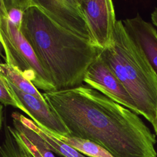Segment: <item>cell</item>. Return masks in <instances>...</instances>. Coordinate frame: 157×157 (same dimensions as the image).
Instances as JSON below:
<instances>
[{
	"instance_id": "obj_10",
	"label": "cell",
	"mask_w": 157,
	"mask_h": 157,
	"mask_svg": "<svg viewBox=\"0 0 157 157\" xmlns=\"http://www.w3.org/2000/svg\"><path fill=\"white\" fill-rule=\"evenodd\" d=\"M13 127L18 131L21 139L35 157H55L47 147L44 140L34 130L23 123L19 118V113L12 114Z\"/></svg>"
},
{
	"instance_id": "obj_11",
	"label": "cell",
	"mask_w": 157,
	"mask_h": 157,
	"mask_svg": "<svg viewBox=\"0 0 157 157\" xmlns=\"http://www.w3.org/2000/svg\"><path fill=\"white\" fill-rule=\"evenodd\" d=\"M19 118L23 123L36 132L44 140L47 147L52 152L62 157H85L73 147L53 136L44 128L37 126L34 121L20 113H19Z\"/></svg>"
},
{
	"instance_id": "obj_14",
	"label": "cell",
	"mask_w": 157,
	"mask_h": 157,
	"mask_svg": "<svg viewBox=\"0 0 157 157\" xmlns=\"http://www.w3.org/2000/svg\"><path fill=\"white\" fill-rule=\"evenodd\" d=\"M0 75L4 77L12 84L24 93L33 95L40 99L45 100L37 88L13 66L7 63L0 64Z\"/></svg>"
},
{
	"instance_id": "obj_12",
	"label": "cell",
	"mask_w": 157,
	"mask_h": 157,
	"mask_svg": "<svg viewBox=\"0 0 157 157\" xmlns=\"http://www.w3.org/2000/svg\"><path fill=\"white\" fill-rule=\"evenodd\" d=\"M0 157H35L21 139L18 131L4 123V139Z\"/></svg>"
},
{
	"instance_id": "obj_6",
	"label": "cell",
	"mask_w": 157,
	"mask_h": 157,
	"mask_svg": "<svg viewBox=\"0 0 157 157\" xmlns=\"http://www.w3.org/2000/svg\"><path fill=\"white\" fill-rule=\"evenodd\" d=\"M83 82L113 101L140 115L133 99L101 54L88 69Z\"/></svg>"
},
{
	"instance_id": "obj_18",
	"label": "cell",
	"mask_w": 157,
	"mask_h": 157,
	"mask_svg": "<svg viewBox=\"0 0 157 157\" xmlns=\"http://www.w3.org/2000/svg\"><path fill=\"white\" fill-rule=\"evenodd\" d=\"M153 126V128L155 129V131L157 135V110H156V118H155V120L153 123V124H152Z\"/></svg>"
},
{
	"instance_id": "obj_13",
	"label": "cell",
	"mask_w": 157,
	"mask_h": 157,
	"mask_svg": "<svg viewBox=\"0 0 157 157\" xmlns=\"http://www.w3.org/2000/svg\"><path fill=\"white\" fill-rule=\"evenodd\" d=\"M51 134L83 155L90 157H114L104 148L90 140L71 136H66L53 133Z\"/></svg>"
},
{
	"instance_id": "obj_2",
	"label": "cell",
	"mask_w": 157,
	"mask_h": 157,
	"mask_svg": "<svg viewBox=\"0 0 157 157\" xmlns=\"http://www.w3.org/2000/svg\"><path fill=\"white\" fill-rule=\"evenodd\" d=\"M20 31L56 90L83 85L88 69L102 52L58 25L36 5L25 12Z\"/></svg>"
},
{
	"instance_id": "obj_3",
	"label": "cell",
	"mask_w": 157,
	"mask_h": 157,
	"mask_svg": "<svg viewBox=\"0 0 157 157\" xmlns=\"http://www.w3.org/2000/svg\"><path fill=\"white\" fill-rule=\"evenodd\" d=\"M101 55L133 99L140 115L153 124L157 110V75L121 20H117L113 43Z\"/></svg>"
},
{
	"instance_id": "obj_5",
	"label": "cell",
	"mask_w": 157,
	"mask_h": 157,
	"mask_svg": "<svg viewBox=\"0 0 157 157\" xmlns=\"http://www.w3.org/2000/svg\"><path fill=\"white\" fill-rule=\"evenodd\" d=\"M34 2L58 25L97 46L80 0H34Z\"/></svg>"
},
{
	"instance_id": "obj_8",
	"label": "cell",
	"mask_w": 157,
	"mask_h": 157,
	"mask_svg": "<svg viewBox=\"0 0 157 157\" xmlns=\"http://www.w3.org/2000/svg\"><path fill=\"white\" fill-rule=\"evenodd\" d=\"M6 80L15 99L24 106L28 112V116L37 126L44 128L53 134L69 136V131L64 123L50 107L46 100H42L33 95L24 93L8 80L6 78Z\"/></svg>"
},
{
	"instance_id": "obj_15",
	"label": "cell",
	"mask_w": 157,
	"mask_h": 157,
	"mask_svg": "<svg viewBox=\"0 0 157 157\" xmlns=\"http://www.w3.org/2000/svg\"><path fill=\"white\" fill-rule=\"evenodd\" d=\"M10 21L20 30L27 9L35 6L34 0H1Z\"/></svg>"
},
{
	"instance_id": "obj_1",
	"label": "cell",
	"mask_w": 157,
	"mask_h": 157,
	"mask_svg": "<svg viewBox=\"0 0 157 157\" xmlns=\"http://www.w3.org/2000/svg\"><path fill=\"white\" fill-rule=\"evenodd\" d=\"M42 95L69 136L93 141L114 157H157L155 136L138 115L87 85Z\"/></svg>"
},
{
	"instance_id": "obj_16",
	"label": "cell",
	"mask_w": 157,
	"mask_h": 157,
	"mask_svg": "<svg viewBox=\"0 0 157 157\" xmlns=\"http://www.w3.org/2000/svg\"><path fill=\"white\" fill-rule=\"evenodd\" d=\"M0 101L4 105H11L19 109L26 115L28 112L22 104H19L15 99L6 78L0 75Z\"/></svg>"
},
{
	"instance_id": "obj_7",
	"label": "cell",
	"mask_w": 157,
	"mask_h": 157,
	"mask_svg": "<svg viewBox=\"0 0 157 157\" xmlns=\"http://www.w3.org/2000/svg\"><path fill=\"white\" fill-rule=\"evenodd\" d=\"M96 45L102 50L113 40L117 20L111 0H80Z\"/></svg>"
},
{
	"instance_id": "obj_17",
	"label": "cell",
	"mask_w": 157,
	"mask_h": 157,
	"mask_svg": "<svg viewBox=\"0 0 157 157\" xmlns=\"http://www.w3.org/2000/svg\"><path fill=\"white\" fill-rule=\"evenodd\" d=\"M151 19L153 24L157 28V8H155L153 12L151 13Z\"/></svg>"
},
{
	"instance_id": "obj_9",
	"label": "cell",
	"mask_w": 157,
	"mask_h": 157,
	"mask_svg": "<svg viewBox=\"0 0 157 157\" xmlns=\"http://www.w3.org/2000/svg\"><path fill=\"white\" fill-rule=\"evenodd\" d=\"M124 26L142 51L157 75V31L153 26L137 13L136 17L122 20Z\"/></svg>"
},
{
	"instance_id": "obj_4",
	"label": "cell",
	"mask_w": 157,
	"mask_h": 157,
	"mask_svg": "<svg viewBox=\"0 0 157 157\" xmlns=\"http://www.w3.org/2000/svg\"><path fill=\"white\" fill-rule=\"evenodd\" d=\"M0 41L5 53L6 63L15 67L37 88L44 92L56 90L33 48L21 31L10 21L1 2Z\"/></svg>"
}]
</instances>
